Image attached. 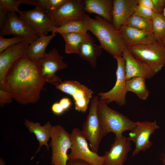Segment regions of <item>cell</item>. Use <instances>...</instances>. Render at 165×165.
Wrapping results in <instances>:
<instances>
[{"label":"cell","instance_id":"2","mask_svg":"<svg viewBox=\"0 0 165 165\" xmlns=\"http://www.w3.org/2000/svg\"><path fill=\"white\" fill-rule=\"evenodd\" d=\"M84 20L88 31L97 38L102 49L113 57H122L126 47L119 31L111 23L97 15L93 19L86 14Z\"/></svg>","mask_w":165,"mask_h":165},{"label":"cell","instance_id":"39","mask_svg":"<svg viewBox=\"0 0 165 165\" xmlns=\"http://www.w3.org/2000/svg\"><path fill=\"white\" fill-rule=\"evenodd\" d=\"M67 165H91L88 162L80 159L69 160Z\"/></svg>","mask_w":165,"mask_h":165},{"label":"cell","instance_id":"14","mask_svg":"<svg viewBox=\"0 0 165 165\" xmlns=\"http://www.w3.org/2000/svg\"><path fill=\"white\" fill-rule=\"evenodd\" d=\"M85 12L84 1L67 0L58 9L48 14L55 26L59 27L68 21L84 20Z\"/></svg>","mask_w":165,"mask_h":165},{"label":"cell","instance_id":"37","mask_svg":"<svg viewBox=\"0 0 165 165\" xmlns=\"http://www.w3.org/2000/svg\"><path fill=\"white\" fill-rule=\"evenodd\" d=\"M138 4L153 10L154 7L152 0H138Z\"/></svg>","mask_w":165,"mask_h":165},{"label":"cell","instance_id":"24","mask_svg":"<svg viewBox=\"0 0 165 165\" xmlns=\"http://www.w3.org/2000/svg\"><path fill=\"white\" fill-rule=\"evenodd\" d=\"M65 42V52L68 54H78L80 44L86 39L89 34L80 33H68L59 34Z\"/></svg>","mask_w":165,"mask_h":165},{"label":"cell","instance_id":"20","mask_svg":"<svg viewBox=\"0 0 165 165\" xmlns=\"http://www.w3.org/2000/svg\"><path fill=\"white\" fill-rule=\"evenodd\" d=\"M102 48L96 43L95 40L89 34L88 38L81 42L78 47V54L82 59L87 61L92 68L97 65V60L102 53Z\"/></svg>","mask_w":165,"mask_h":165},{"label":"cell","instance_id":"40","mask_svg":"<svg viewBox=\"0 0 165 165\" xmlns=\"http://www.w3.org/2000/svg\"><path fill=\"white\" fill-rule=\"evenodd\" d=\"M161 42L165 47V37L162 40Z\"/></svg>","mask_w":165,"mask_h":165},{"label":"cell","instance_id":"3","mask_svg":"<svg viewBox=\"0 0 165 165\" xmlns=\"http://www.w3.org/2000/svg\"><path fill=\"white\" fill-rule=\"evenodd\" d=\"M97 112L105 136L110 132H113L116 136L121 135L124 131H130L135 126V122L99 100Z\"/></svg>","mask_w":165,"mask_h":165},{"label":"cell","instance_id":"35","mask_svg":"<svg viewBox=\"0 0 165 165\" xmlns=\"http://www.w3.org/2000/svg\"><path fill=\"white\" fill-rule=\"evenodd\" d=\"M8 12L6 9L0 7V28L3 26L6 21Z\"/></svg>","mask_w":165,"mask_h":165},{"label":"cell","instance_id":"17","mask_svg":"<svg viewBox=\"0 0 165 165\" xmlns=\"http://www.w3.org/2000/svg\"><path fill=\"white\" fill-rule=\"evenodd\" d=\"M122 57L125 61L127 80L135 77L149 79L156 74L148 66L135 58L126 47L123 50Z\"/></svg>","mask_w":165,"mask_h":165},{"label":"cell","instance_id":"29","mask_svg":"<svg viewBox=\"0 0 165 165\" xmlns=\"http://www.w3.org/2000/svg\"><path fill=\"white\" fill-rule=\"evenodd\" d=\"M151 19L155 39L156 41L161 42L165 37V17L163 13H154Z\"/></svg>","mask_w":165,"mask_h":165},{"label":"cell","instance_id":"41","mask_svg":"<svg viewBox=\"0 0 165 165\" xmlns=\"http://www.w3.org/2000/svg\"><path fill=\"white\" fill-rule=\"evenodd\" d=\"M163 16L165 17V8H164L163 10Z\"/></svg>","mask_w":165,"mask_h":165},{"label":"cell","instance_id":"34","mask_svg":"<svg viewBox=\"0 0 165 165\" xmlns=\"http://www.w3.org/2000/svg\"><path fill=\"white\" fill-rule=\"evenodd\" d=\"M154 7L153 11L155 13H162L165 8V0H152Z\"/></svg>","mask_w":165,"mask_h":165},{"label":"cell","instance_id":"30","mask_svg":"<svg viewBox=\"0 0 165 165\" xmlns=\"http://www.w3.org/2000/svg\"><path fill=\"white\" fill-rule=\"evenodd\" d=\"M24 40H26L20 36H16L11 38H5L3 36H0V53L11 46Z\"/></svg>","mask_w":165,"mask_h":165},{"label":"cell","instance_id":"23","mask_svg":"<svg viewBox=\"0 0 165 165\" xmlns=\"http://www.w3.org/2000/svg\"><path fill=\"white\" fill-rule=\"evenodd\" d=\"M56 33L49 35H42L30 44L26 57L34 61H38L46 56L47 53L46 49L51 40L56 35Z\"/></svg>","mask_w":165,"mask_h":165},{"label":"cell","instance_id":"36","mask_svg":"<svg viewBox=\"0 0 165 165\" xmlns=\"http://www.w3.org/2000/svg\"><path fill=\"white\" fill-rule=\"evenodd\" d=\"M51 110L52 112L57 115H60L65 111L59 102L53 103L52 106Z\"/></svg>","mask_w":165,"mask_h":165},{"label":"cell","instance_id":"38","mask_svg":"<svg viewBox=\"0 0 165 165\" xmlns=\"http://www.w3.org/2000/svg\"><path fill=\"white\" fill-rule=\"evenodd\" d=\"M59 102L65 111L67 110L71 105L70 100L67 97H63L61 99Z\"/></svg>","mask_w":165,"mask_h":165},{"label":"cell","instance_id":"32","mask_svg":"<svg viewBox=\"0 0 165 165\" xmlns=\"http://www.w3.org/2000/svg\"><path fill=\"white\" fill-rule=\"evenodd\" d=\"M135 13L141 16L150 19H152L154 13L152 10L139 4L136 7Z\"/></svg>","mask_w":165,"mask_h":165},{"label":"cell","instance_id":"25","mask_svg":"<svg viewBox=\"0 0 165 165\" xmlns=\"http://www.w3.org/2000/svg\"><path fill=\"white\" fill-rule=\"evenodd\" d=\"M145 79L141 77L132 78L126 81L127 92H131L140 99L145 100L148 97L149 92L145 84Z\"/></svg>","mask_w":165,"mask_h":165},{"label":"cell","instance_id":"9","mask_svg":"<svg viewBox=\"0 0 165 165\" xmlns=\"http://www.w3.org/2000/svg\"><path fill=\"white\" fill-rule=\"evenodd\" d=\"M18 13L19 18L38 37L47 35L56 27L49 15L38 8Z\"/></svg>","mask_w":165,"mask_h":165},{"label":"cell","instance_id":"5","mask_svg":"<svg viewBox=\"0 0 165 165\" xmlns=\"http://www.w3.org/2000/svg\"><path fill=\"white\" fill-rule=\"evenodd\" d=\"M51 165H67V152L72 146L70 134L62 126H53L50 134Z\"/></svg>","mask_w":165,"mask_h":165},{"label":"cell","instance_id":"43","mask_svg":"<svg viewBox=\"0 0 165 165\" xmlns=\"http://www.w3.org/2000/svg\"></svg>","mask_w":165,"mask_h":165},{"label":"cell","instance_id":"18","mask_svg":"<svg viewBox=\"0 0 165 165\" xmlns=\"http://www.w3.org/2000/svg\"><path fill=\"white\" fill-rule=\"evenodd\" d=\"M112 24L119 31L135 12L138 0H113Z\"/></svg>","mask_w":165,"mask_h":165},{"label":"cell","instance_id":"6","mask_svg":"<svg viewBox=\"0 0 165 165\" xmlns=\"http://www.w3.org/2000/svg\"><path fill=\"white\" fill-rule=\"evenodd\" d=\"M99 97L95 96L91 101L89 112L82 127L81 132L90 142L91 150L97 153L100 144L105 136L97 112Z\"/></svg>","mask_w":165,"mask_h":165},{"label":"cell","instance_id":"13","mask_svg":"<svg viewBox=\"0 0 165 165\" xmlns=\"http://www.w3.org/2000/svg\"><path fill=\"white\" fill-rule=\"evenodd\" d=\"M135 123V127L130 131L127 138V141H133L135 145L132 156L141 151L146 150L152 145L149 140L150 137L156 130L160 128L156 121H139Z\"/></svg>","mask_w":165,"mask_h":165},{"label":"cell","instance_id":"7","mask_svg":"<svg viewBox=\"0 0 165 165\" xmlns=\"http://www.w3.org/2000/svg\"><path fill=\"white\" fill-rule=\"evenodd\" d=\"M72 146L71 152L68 154L69 160L80 159L85 161L91 165H104L103 156L89 148L86 139L82 135L81 130L77 127L73 129L70 134Z\"/></svg>","mask_w":165,"mask_h":165},{"label":"cell","instance_id":"12","mask_svg":"<svg viewBox=\"0 0 165 165\" xmlns=\"http://www.w3.org/2000/svg\"><path fill=\"white\" fill-rule=\"evenodd\" d=\"M55 88L72 97L76 110L82 112H86L93 97L94 92L91 90L74 80H65L56 86Z\"/></svg>","mask_w":165,"mask_h":165},{"label":"cell","instance_id":"8","mask_svg":"<svg viewBox=\"0 0 165 165\" xmlns=\"http://www.w3.org/2000/svg\"><path fill=\"white\" fill-rule=\"evenodd\" d=\"M116 61L117 68L116 74V79L115 85L110 90L98 94L99 100L107 104L115 102L121 106L126 103V90L125 61L123 57H114Z\"/></svg>","mask_w":165,"mask_h":165},{"label":"cell","instance_id":"19","mask_svg":"<svg viewBox=\"0 0 165 165\" xmlns=\"http://www.w3.org/2000/svg\"><path fill=\"white\" fill-rule=\"evenodd\" d=\"M126 47L149 44L156 41L152 33L142 31L127 26H122L119 30Z\"/></svg>","mask_w":165,"mask_h":165},{"label":"cell","instance_id":"28","mask_svg":"<svg viewBox=\"0 0 165 165\" xmlns=\"http://www.w3.org/2000/svg\"><path fill=\"white\" fill-rule=\"evenodd\" d=\"M125 25L142 31L153 33L152 19L141 16L135 12L129 18Z\"/></svg>","mask_w":165,"mask_h":165},{"label":"cell","instance_id":"16","mask_svg":"<svg viewBox=\"0 0 165 165\" xmlns=\"http://www.w3.org/2000/svg\"><path fill=\"white\" fill-rule=\"evenodd\" d=\"M131 149V143L123 135L116 136L111 148L103 156L104 165H124L127 155Z\"/></svg>","mask_w":165,"mask_h":165},{"label":"cell","instance_id":"10","mask_svg":"<svg viewBox=\"0 0 165 165\" xmlns=\"http://www.w3.org/2000/svg\"><path fill=\"white\" fill-rule=\"evenodd\" d=\"M30 44L24 40L8 47L0 53V88L8 91L6 78L14 64L20 58L26 56Z\"/></svg>","mask_w":165,"mask_h":165},{"label":"cell","instance_id":"31","mask_svg":"<svg viewBox=\"0 0 165 165\" xmlns=\"http://www.w3.org/2000/svg\"><path fill=\"white\" fill-rule=\"evenodd\" d=\"M20 4L19 0H0V7L5 8L10 13H18Z\"/></svg>","mask_w":165,"mask_h":165},{"label":"cell","instance_id":"4","mask_svg":"<svg viewBox=\"0 0 165 165\" xmlns=\"http://www.w3.org/2000/svg\"><path fill=\"white\" fill-rule=\"evenodd\" d=\"M138 60L146 64L156 74L165 66V47L161 42L127 48Z\"/></svg>","mask_w":165,"mask_h":165},{"label":"cell","instance_id":"26","mask_svg":"<svg viewBox=\"0 0 165 165\" xmlns=\"http://www.w3.org/2000/svg\"><path fill=\"white\" fill-rule=\"evenodd\" d=\"M88 31L84 19L68 21L61 26L56 27L52 31V34L68 33H87Z\"/></svg>","mask_w":165,"mask_h":165},{"label":"cell","instance_id":"27","mask_svg":"<svg viewBox=\"0 0 165 165\" xmlns=\"http://www.w3.org/2000/svg\"><path fill=\"white\" fill-rule=\"evenodd\" d=\"M20 4L34 5L48 14L60 7L67 0H19Z\"/></svg>","mask_w":165,"mask_h":165},{"label":"cell","instance_id":"21","mask_svg":"<svg viewBox=\"0 0 165 165\" xmlns=\"http://www.w3.org/2000/svg\"><path fill=\"white\" fill-rule=\"evenodd\" d=\"M24 125L29 131L33 133L38 141L39 146L35 153H38L42 146H45L48 150L50 146L48 142L50 138L51 129L52 127L50 122L48 121L43 126L39 122H34L28 119H25Z\"/></svg>","mask_w":165,"mask_h":165},{"label":"cell","instance_id":"22","mask_svg":"<svg viewBox=\"0 0 165 165\" xmlns=\"http://www.w3.org/2000/svg\"><path fill=\"white\" fill-rule=\"evenodd\" d=\"M113 1L112 0H85V12L97 14L112 23Z\"/></svg>","mask_w":165,"mask_h":165},{"label":"cell","instance_id":"15","mask_svg":"<svg viewBox=\"0 0 165 165\" xmlns=\"http://www.w3.org/2000/svg\"><path fill=\"white\" fill-rule=\"evenodd\" d=\"M14 35L24 38L30 44L39 37L21 20L16 12H8L6 21L0 28V36Z\"/></svg>","mask_w":165,"mask_h":165},{"label":"cell","instance_id":"1","mask_svg":"<svg viewBox=\"0 0 165 165\" xmlns=\"http://www.w3.org/2000/svg\"><path fill=\"white\" fill-rule=\"evenodd\" d=\"M6 82L13 99L26 105L38 101L46 82L39 61H32L25 56L18 59L10 68Z\"/></svg>","mask_w":165,"mask_h":165},{"label":"cell","instance_id":"33","mask_svg":"<svg viewBox=\"0 0 165 165\" xmlns=\"http://www.w3.org/2000/svg\"><path fill=\"white\" fill-rule=\"evenodd\" d=\"M13 98L11 93L9 91L0 89V105L3 107L6 104L10 103L12 101Z\"/></svg>","mask_w":165,"mask_h":165},{"label":"cell","instance_id":"42","mask_svg":"<svg viewBox=\"0 0 165 165\" xmlns=\"http://www.w3.org/2000/svg\"><path fill=\"white\" fill-rule=\"evenodd\" d=\"M164 163L165 165V159H164Z\"/></svg>","mask_w":165,"mask_h":165},{"label":"cell","instance_id":"11","mask_svg":"<svg viewBox=\"0 0 165 165\" xmlns=\"http://www.w3.org/2000/svg\"><path fill=\"white\" fill-rule=\"evenodd\" d=\"M63 59L58 50L54 48L49 51L46 56L38 61L42 74L46 82L56 86L62 82L56 73L67 68L68 65Z\"/></svg>","mask_w":165,"mask_h":165}]
</instances>
